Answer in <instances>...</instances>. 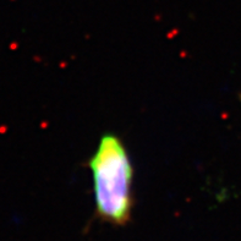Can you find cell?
Masks as SVG:
<instances>
[{"label":"cell","instance_id":"obj_1","mask_svg":"<svg viewBox=\"0 0 241 241\" xmlns=\"http://www.w3.org/2000/svg\"><path fill=\"white\" fill-rule=\"evenodd\" d=\"M90 168L98 218L113 225L127 224L132 209L133 169L120 138L103 136L90 160Z\"/></svg>","mask_w":241,"mask_h":241}]
</instances>
